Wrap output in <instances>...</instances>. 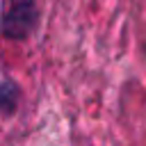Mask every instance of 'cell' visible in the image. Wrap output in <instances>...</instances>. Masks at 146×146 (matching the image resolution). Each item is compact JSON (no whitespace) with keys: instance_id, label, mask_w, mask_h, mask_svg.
<instances>
[{"instance_id":"1","label":"cell","mask_w":146,"mask_h":146,"mask_svg":"<svg viewBox=\"0 0 146 146\" xmlns=\"http://www.w3.org/2000/svg\"><path fill=\"white\" fill-rule=\"evenodd\" d=\"M36 0H9L5 11V34L11 39H25L36 21Z\"/></svg>"},{"instance_id":"2","label":"cell","mask_w":146,"mask_h":146,"mask_svg":"<svg viewBox=\"0 0 146 146\" xmlns=\"http://www.w3.org/2000/svg\"><path fill=\"white\" fill-rule=\"evenodd\" d=\"M18 105V89L14 82H0V112L2 114H11Z\"/></svg>"}]
</instances>
